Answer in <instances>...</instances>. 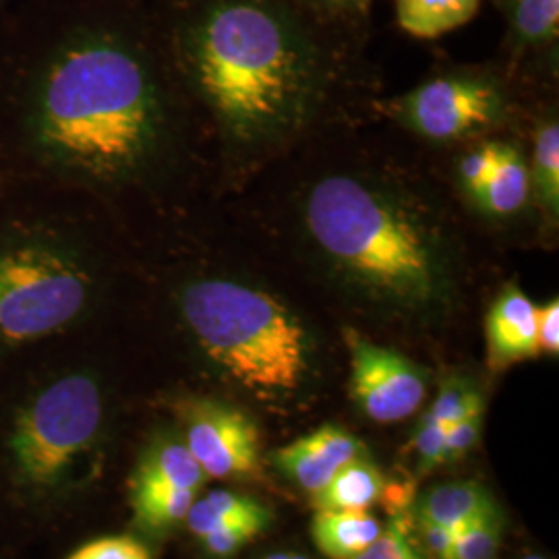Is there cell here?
<instances>
[{
    "label": "cell",
    "instance_id": "cell-26",
    "mask_svg": "<svg viewBox=\"0 0 559 559\" xmlns=\"http://www.w3.org/2000/svg\"><path fill=\"white\" fill-rule=\"evenodd\" d=\"M413 448L419 460L420 475L433 473L445 464V441H443V427L436 420L423 415L413 436Z\"/></svg>",
    "mask_w": 559,
    "mask_h": 559
},
{
    "label": "cell",
    "instance_id": "cell-14",
    "mask_svg": "<svg viewBox=\"0 0 559 559\" xmlns=\"http://www.w3.org/2000/svg\"><path fill=\"white\" fill-rule=\"evenodd\" d=\"M500 510L491 493L475 480L445 483L429 489L415 506L417 522L460 531L468 522Z\"/></svg>",
    "mask_w": 559,
    "mask_h": 559
},
{
    "label": "cell",
    "instance_id": "cell-7",
    "mask_svg": "<svg viewBox=\"0 0 559 559\" xmlns=\"http://www.w3.org/2000/svg\"><path fill=\"white\" fill-rule=\"evenodd\" d=\"M400 127L423 140H466L500 127L508 98L500 81L485 73H452L383 104Z\"/></svg>",
    "mask_w": 559,
    "mask_h": 559
},
{
    "label": "cell",
    "instance_id": "cell-22",
    "mask_svg": "<svg viewBox=\"0 0 559 559\" xmlns=\"http://www.w3.org/2000/svg\"><path fill=\"white\" fill-rule=\"evenodd\" d=\"M503 522L501 512H489L456 531L450 559H496L500 551Z\"/></svg>",
    "mask_w": 559,
    "mask_h": 559
},
{
    "label": "cell",
    "instance_id": "cell-30",
    "mask_svg": "<svg viewBox=\"0 0 559 559\" xmlns=\"http://www.w3.org/2000/svg\"><path fill=\"white\" fill-rule=\"evenodd\" d=\"M420 545L423 551L433 559H450L456 539V531L440 524L419 522Z\"/></svg>",
    "mask_w": 559,
    "mask_h": 559
},
{
    "label": "cell",
    "instance_id": "cell-6",
    "mask_svg": "<svg viewBox=\"0 0 559 559\" xmlns=\"http://www.w3.org/2000/svg\"><path fill=\"white\" fill-rule=\"evenodd\" d=\"M104 392L90 373H69L41 388L21 406L9 436V454L21 483L52 489L98 440Z\"/></svg>",
    "mask_w": 559,
    "mask_h": 559
},
{
    "label": "cell",
    "instance_id": "cell-8",
    "mask_svg": "<svg viewBox=\"0 0 559 559\" xmlns=\"http://www.w3.org/2000/svg\"><path fill=\"white\" fill-rule=\"evenodd\" d=\"M182 441L207 479L258 480L263 477L258 423L233 402L207 396L179 400Z\"/></svg>",
    "mask_w": 559,
    "mask_h": 559
},
{
    "label": "cell",
    "instance_id": "cell-12",
    "mask_svg": "<svg viewBox=\"0 0 559 559\" xmlns=\"http://www.w3.org/2000/svg\"><path fill=\"white\" fill-rule=\"evenodd\" d=\"M205 480V473L191 456L182 438L177 433H162L143 450L140 464L131 477V489L179 487L201 491Z\"/></svg>",
    "mask_w": 559,
    "mask_h": 559
},
{
    "label": "cell",
    "instance_id": "cell-23",
    "mask_svg": "<svg viewBox=\"0 0 559 559\" xmlns=\"http://www.w3.org/2000/svg\"><path fill=\"white\" fill-rule=\"evenodd\" d=\"M411 526L404 510H399L383 526L380 537L353 559H425Z\"/></svg>",
    "mask_w": 559,
    "mask_h": 559
},
{
    "label": "cell",
    "instance_id": "cell-17",
    "mask_svg": "<svg viewBox=\"0 0 559 559\" xmlns=\"http://www.w3.org/2000/svg\"><path fill=\"white\" fill-rule=\"evenodd\" d=\"M383 524L371 512H316L311 535L330 559H353L378 539Z\"/></svg>",
    "mask_w": 559,
    "mask_h": 559
},
{
    "label": "cell",
    "instance_id": "cell-32",
    "mask_svg": "<svg viewBox=\"0 0 559 559\" xmlns=\"http://www.w3.org/2000/svg\"><path fill=\"white\" fill-rule=\"evenodd\" d=\"M261 559H309L305 558V556H300V554H270V556H265V558Z\"/></svg>",
    "mask_w": 559,
    "mask_h": 559
},
{
    "label": "cell",
    "instance_id": "cell-25",
    "mask_svg": "<svg viewBox=\"0 0 559 559\" xmlns=\"http://www.w3.org/2000/svg\"><path fill=\"white\" fill-rule=\"evenodd\" d=\"M265 528H261L258 524L251 522H228L221 528L212 531L210 535H205L200 539L203 549L218 559H228L237 556L245 545H249Z\"/></svg>",
    "mask_w": 559,
    "mask_h": 559
},
{
    "label": "cell",
    "instance_id": "cell-27",
    "mask_svg": "<svg viewBox=\"0 0 559 559\" xmlns=\"http://www.w3.org/2000/svg\"><path fill=\"white\" fill-rule=\"evenodd\" d=\"M69 559H152L147 547L133 537H102L80 547Z\"/></svg>",
    "mask_w": 559,
    "mask_h": 559
},
{
    "label": "cell",
    "instance_id": "cell-3",
    "mask_svg": "<svg viewBox=\"0 0 559 559\" xmlns=\"http://www.w3.org/2000/svg\"><path fill=\"white\" fill-rule=\"evenodd\" d=\"M297 228L325 278L383 313L438 318L456 300V237L436 205L402 180L325 173L305 189Z\"/></svg>",
    "mask_w": 559,
    "mask_h": 559
},
{
    "label": "cell",
    "instance_id": "cell-28",
    "mask_svg": "<svg viewBox=\"0 0 559 559\" xmlns=\"http://www.w3.org/2000/svg\"><path fill=\"white\" fill-rule=\"evenodd\" d=\"M480 431H483V413L448 425L443 429L445 464L459 462L464 456H468L480 441Z\"/></svg>",
    "mask_w": 559,
    "mask_h": 559
},
{
    "label": "cell",
    "instance_id": "cell-19",
    "mask_svg": "<svg viewBox=\"0 0 559 559\" xmlns=\"http://www.w3.org/2000/svg\"><path fill=\"white\" fill-rule=\"evenodd\" d=\"M531 170V198L537 200L549 226H558L559 216V127L558 120H545L535 135Z\"/></svg>",
    "mask_w": 559,
    "mask_h": 559
},
{
    "label": "cell",
    "instance_id": "cell-31",
    "mask_svg": "<svg viewBox=\"0 0 559 559\" xmlns=\"http://www.w3.org/2000/svg\"><path fill=\"white\" fill-rule=\"evenodd\" d=\"M313 13L325 17H342V20H357L362 17L371 0H302Z\"/></svg>",
    "mask_w": 559,
    "mask_h": 559
},
{
    "label": "cell",
    "instance_id": "cell-29",
    "mask_svg": "<svg viewBox=\"0 0 559 559\" xmlns=\"http://www.w3.org/2000/svg\"><path fill=\"white\" fill-rule=\"evenodd\" d=\"M537 342L540 355L558 357L559 353V300L554 299L537 307Z\"/></svg>",
    "mask_w": 559,
    "mask_h": 559
},
{
    "label": "cell",
    "instance_id": "cell-18",
    "mask_svg": "<svg viewBox=\"0 0 559 559\" xmlns=\"http://www.w3.org/2000/svg\"><path fill=\"white\" fill-rule=\"evenodd\" d=\"M480 0H396L399 25L419 40H436L477 15Z\"/></svg>",
    "mask_w": 559,
    "mask_h": 559
},
{
    "label": "cell",
    "instance_id": "cell-16",
    "mask_svg": "<svg viewBox=\"0 0 559 559\" xmlns=\"http://www.w3.org/2000/svg\"><path fill=\"white\" fill-rule=\"evenodd\" d=\"M498 9L519 55L547 52L558 46L559 0H498Z\"/></svg>",
    "mask_w": 559,
    "mask_h": 559
},
{
    "label": "cell",
    "instance_id": "cell-24",
    "mask_svg": "<svg viewBox=\"0 0 559 559\" xmlns=\"http://www.w3.org/2000/svg\"><path fill=\"white\" fill-rule=\"evenodd\" d=\"M498 156H500V143L491 141V143H483L477 150L464 154L459 162L460 189L473 200L480 189L487 185V180L491 179V175L496 173L498 166Z\"/></svg>",
    "mask_w": 559,
    "mask_h": 559
},
{
    "label": "cell",
    "instance_id": "cell-5",
    "mask_svg": "<svg viewBox=\"0 0 559 559\" xmlns=\"http://www.w3.org/2000/svg\"><path fill=\"white\" fill-rule=\"evenodd\" d=\"M96 274L80 251L50 240L0 247V342L27 344L69 328L87 311Z\"/></svg>",
    "mask_w": 559,
    "mask_h": 559
},
{
    "label": "cell",
    "instance_id": "cell-21",
    "mask_svg": "<svg viewBox=\"0 0 559 559\" xmlns=\"http://www.w3.org/2000/svg\"><path fill=\"white\" fill-rule=\"evenodd\" d=\"M483 411H485V402L480 396L479 388L466 378L450 376L441 381L438 399L425 415L445 429L448 425L473 415H480Z\"/></svg>",
    "mask_w": 559,
    "mask_h": 559
},
{
    "label": "cell",
    "instance_id": "cell-9",
    "mask_svg": "<svg viewBox=\"0 0 559 559\" xmlns=\"http://www.w3.org/2000/svg\"><path fill=\"white\" fill-rule=\"evenodd\" d=\"M350 359V396L362 415L388 425L413 417L427 394V378L419 365L357 330H344Z\"/></svg>",
    "mask_w": 559,
    "mask_h": 559
},
{
    "label": "cell",
    "instance_id": "cell-33",
    "mask_svg": "<svg viewBox=\"0 0 559 559\" xmlns=\"http://www.w3.org/2000/svg\"><path fill=\"white\" fill-rule=\"evenodd\" d=\"M524 559H545V558H540V556H528V558H524Z\"/></svg>",
    "mask_w": 559,
    "mask_h": 559
},
{
    "label": "cell",
    "instance_id": "cell-13",
    "mask_svg": "<svg viewBox=\"0 0 559 559\" xmlns=\"http://www.w3.org/2000/svg\"><path fill=\"white\" fill-rule=\"evenodd\" d=\"M385 479L367 456L344 464L320 491L311 496L316 512H369L383 498Z\"/></svg>",
    "mask_w": 559,
    "mask_h": 559
},
{
    "label": "cell",
    "instance_id": "cell-4",
    "mask_svg": "<svg viewBox=\"0 0 559 559\" xmlns=\"http://www.w3.org/2000/svg\"><path fill=\"white\" fill-rule=\"evenodd\" d=\"M177 309L201 357L255 399H290L316 371L307 323L255 282L226 274L187 280Z\"/></svg>",
    "mask_w": 559,
    "mask_h": 559
},
{
    "label": "cell",
    "instance_id": "cell-11",
    "mask_svg": "<svg viewBox=\"0 0 559 559\" xmlns=\"http://www.w3.org/2000/svg\"><path fill=\"white\" fill-rule=\"evenodd\" d=\"M485 336L487 365L496 373L522 360L537 359V305L519 286H506L487 313Z\"/></svg>",
    "mask_w": 559,
    "mask_h": 559
},
{
    "label": "cell",
    "instance_id": "cell-2",
    "mask_svg": "<svg viewBox=\"0 0 559 559\" xmlns=\"http://www.w3.org/2000/svg\"><path fill=\"white\" fill-rule=\"evenodd\" d=\"M166 40L237 158H261L320 115L332 57L293 0H185Z\"/></svg>",
    "mask_w": 559,
    "mask_h": 559
},
{
    "label": "cell",
    "instance_id": "cell-1",
    "mask_svg": "<svg viewBox=\"0 0 559 559\" xmlns=\"http://www.w3.org/2000/svg\"><path fill=\"white\" fill-rule=\"evenodd\" d=\"M158 36L138 13L64 21L41 57L34 147L73 179L124 187L150 177L173 141Z\"/></svg>",
    "mask_w": 559,
    "mask_h": 559
},
{
    "label": "cell",
    "instance_id": "cell-10",
    "mask_svg": "<svg viewBox=\"0 0 559 559\" xmlns=\"http://www.w3.org/2000/svg\"><path fill=\"white\" fill-rule=\"evenodd\" d=\"M367 454L365 443L357 436L336 425H325L276 450L272 462L286 479L297 483L302 491L313 496L344 464Z\"/></svg>",
    "mask_w": 559,
    "mask_h": 559
},
{
    "label": "cell",
    "instance_id": "cell-20",
    "mask_svg": "<svg viewBox=\"0 0 559 559\" xmlns=\"http://www.w3.org/2000/svg\"><path fill=\"white\" fill-rule=\"evenodd\" d=\"M200 491L177 487L131 489V508L138 526L150 535H166L180 526Z\"/></svg>",
    "mask_w": 559,
    "mask_h": 559
},
{
    "label": "cell",
    "instance_id": "cell-15",
    "mask_svg": "<svg viewBox=\"0 0 559 559\" xmlns=\"http://www.w3.org/2000/svg\"><path fill=\"white\" fill-rule=\"evenodd\" d=\"M531 200V170L519 147L500 143L498 166L491 179L473 198V203L491 218L520 214Z\"/></svg>",
    "mask_w": 559,
    "mask_h": 559
}]
</instances>
